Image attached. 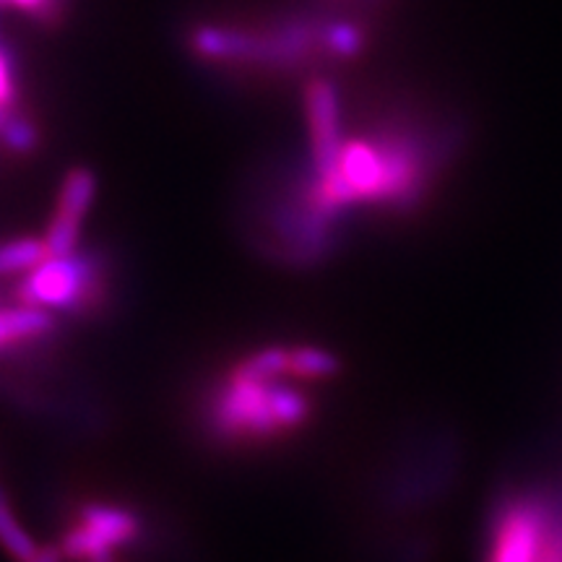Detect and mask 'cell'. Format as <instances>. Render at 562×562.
Returning <instances> with one entry per match:
<instances>
[{"instance_id": "10", "label": "cell", "mask_w": 562, "mask_h": 562, "mask_svg": "<svg viewBox=\"0 0 562 562\" xmlns=\"http://www.w3.org/2000/svg\"><path fill=\"white\" fill-rule=\"evenodd\" d=\"M0 547L3 552L16 562H26L37 554L40 547L34 544L32 533L19 524L16 513L9 505V501H0Z\"/></svg>"}, {"instance_id": "12", "label": "cell", "mask_w": 562, "mask_h": 562, "mask_svg": "<svg viewBox=\"0 0 562 562\" xmlns=\"http://www.w3.org/2000/svg\"><path fill=\"white\" fill-rule=\"evenodd\" d=\"M16 102V87H13V68L9 55L0 50V108L9 110Z\"/></svg>"}, {"instance_id": "15", "label": "cell", "mask_w": 562, "mask_h": 562, "mask_svg": "<svg viewBox=\"0 0 562 562\" xmlns=\"http://www.w3.org/2000/svg\"><path fill=\"white\" fill-rule=\"evenodd\" d=\"M89 562H115V554H102V558H94Z\"/></svg>"}, {"instance_id": "13", "label": "cell", "mask_w": 562, "mask_h": 562, "mask_svg": "<svg viewBox=\"0 0 562 562\" xmlns=\"http://www.w3.org/2000/svg\"><path fill=\"white\" fill-rule=\"evenodd\" d=\"M9 3L16 5V9L37 13V16H53L55 9H58V0H9Z\"/></svg>"}, {"instance_id": "6", "label": "cell", "mask_w": 562, "mask_h": 562, "mask_svg": "<svg viewBox=\"0 0 562 562\" xmlns=\"http://www.w3.org/2000/svg\"><path fill=\"white\" fill-rule=\"evenodd\" d=\"M307 125H311L313 161L318 175H328L339 161L341 151V121L336 89L328 81H313L305 91Z\"/></svg>"}, {"instance_id": "3", "label": "cell", "mask_w": 562, "mask_h": 562, "mask_svg": "<svg viewBox=\"0 0 562 562\" xmlns=\"http://www.w3.org/2000/svg\"><path fill=\"white\" fill-rule=\"evenodd\" d=\"M104 294V269L94 256L47 258L26 273L16 286L21 305H34L50 313H91Z\"/></svg>"}, {"instance_id": "9", "label": "cell", "mask_w": 562, "mask_h": 562, "mask_svg": "<svg viewBox=\"0 0 562 562\" xmlns=\"http://www.w3.org/2000/svg\"><path fill=\"white\" fill-rule=\"evenodd\" d=\"M50 258L45 240H34V237H24V240H11L0 245V277H26V273L37 269Z\"/></svg>"}, {"instance_id": "5", "label": "cell", "mask_w": 562, "mask_h": 562, "mask_svg": "<svg viewBox=\"0 0 562 562\" xmlns=\"http://www.w3.org/2000/svg\"><path fill=\"white\" fill-rule=\"evenodd\" d=\"M94 193L97 180L89 170L76 167V170H70L66 175L58 193V203H55L50 227H47L45 235L47 250H50L53 258L74 256V252L79 250L81 222L83 216H87L91 201H94Z\"/></svg>"}, {"instance_id": "7", "label": "cell", "mask_w": 562, "mask_h": 562, "mask_svg": "<svg viewBox=\"0 0 562 562\" xmlns=\"http://www.w3.org/2000/svg\"><path fill=\"white\" fill-rule=\"evenodd\" d=\"M55 321L50 311L34 305L0 307V355L24 344L37 341L42 336L53 334Z\"/></svg>"}, {"instance_id": "2", "label": "cell", "mask_w": 562, "mask_h": 562, "mask_svg": "<svg viewBox=\"0 0 562 562\" xmlns=\"http://www.w3.org/2000/svg\"><path fill=\"white\" fill-rule=\"evenodd\" d=\"M562 524V497L552 492H513L490 518L484 562H539Z\"/></svg>"}, {"instance_id": "16", "label": "cell", "mask_w": 562, "mask_h": 562, "mask_svg": "<svg viewBox=\"0 0 562 562\" xmlns=\"http://www.w3.org/2000/svg\"><path fill=\"white\" fill-rule=\"evenodd\" d=\"M3 497H5V495H3V487H0V501H3Z\"/></svg>"}, {"instance_id": "11", "label": "cell", "mask_w": 562, "mask_h": 562, "mask_svg": "<svg viewBox=\"0 0 562 562\" xmlns=\"http://www.w3.org/2000/svg\"><path fill=\"white\" fill-rule=\"evenodd\" d=\"M0 140L11 151H30L37 144V131H34L32 123L21 121V117H9L3 128H0Z\"/></svg>"}, {"instance_id": "8", "label": "cell", "mask_w": 562, "mask_h": 562, "mask_svg": "<svg viewBox=\"0 0 562 562\" xmlns=\"http://www.w3.org/2000/svg\"><path fill=\"white\" fill-rule=\"evenodd\" d=\"M341 372V362L334 351L302 344L290 347V375L294 381H331Z\"/></svg>"}, {"instance_id": "14", "label": "cell", "mask_w": 562, "mask_h": 562, "mask_svg": "<svg viewBox=\"0 0 562 562\" xmlns=\"http://www.w3.org/2000/svg\"><path fill=\"white\" fill-rule=\"evenodd\" d=\"M26 562H66V554H63L60 544L42 547V550H37V554H34V558L26 560Z\"/></svg>"}, {"instance_id": "4", "label": "cell", "mask_w": 562, "mask_h": 562, "mask_svg": "<svg viewBox=\"0 0 562 562\" xmlns=\"http://www.w3.org/2000/svg\"><path fill=\"white\" fill-rule=\"evenodd\" d=\"M140 521L136 513L112 503H87L79 521L63 533L60 550L70 562H89L102 554H115L117 547L136 542Z\"/></svg>"}, {"instance_id": "1", "label": "cell", "mask_w": 562, "mask_h": 562, "mask_svg": "<svg viewBox=\"0 0 562 562\" xmlns=\"http://www.w3.org/2000/svg\"><path fill=\"white\" fill-rule=\"evenodd\" d=\"M313 417L305 393L284 381H250L232 370L211 402V427L227 440H271L297 432Z\"/></svg>"}]
</instances>
